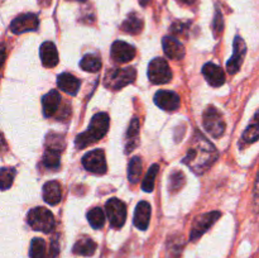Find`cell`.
Masks as SVG:
<instances>
[{
    "mask_svg": "<svg viewBox=\"0 0 259 258\" xmlns=\"http://www.w3.org/2000/svg\"><path fill=\"white\" fill-rule=\"evenodd\" d=\"M217 158L218 151L214 144L210 143L199 132H195L191 146L182 162L195 174L201 175L212 166Z\"/></svg>",
    "mask_w": 259,
    "mask_h": 258,
    "instance_id": "obj_1",
    "label": "cell"
},
{
    "mask_svg": "<svg viewBox=\"0 0 259 258\" xmlns=\"http://www.w3.org/2000/svg\"><path fill=\"white\" fill-rule=\"evenodd\" d=\"M110 124V119L106 113H98L93 116L90 121L89 129L83 133L78 134L75 139V143L77 148H85L90 146L91 143H95L99 139L103 138L106 134Z\"/></svg>",
    "mask_w": 259,
    "mask_h": 258,
    "instance_id": "obj_2",
    "label": "cell"
},
{
    "mask_svg": "<svg viewBox=\"0 0 259 258\" xmlns=\"http://www.w3.org/2000/svg\"><path fill=\"white\" fill-rule=\"evenodd\" d=\"M137 77V71L133 67L111 68L105 73L104 85L110 90H119L125 88L129 83L134 82Z\"/></svg>",
    "mask_w": 259,
    "mask_h": 258,
    "instance_id": "obj_3",
    "label": "cell"
},
{
    "mask_svg": "<svg viewBox=\"0 0 259 258\" xmlns=\"http://www.w3.org/2000/svg\"><path fill=\"white\" fill-rule=\"evenodd\" d=\"M27 223L33 230L51 233L55 229V217L46 207H34L27 214Z\"/></svg>",
    "mask_w": 259,
    "mask_h": 258,
    "instance_id": "obj_4",
    "label": "cell"
},
{
    "mask_svg": "<svg viewBox=\"0 0 259 258\" xmlns=\"http://www.w3.org/2000/svg\"><path fill=\"white\" fill-rule=\"evenodd\" d=\"M65 148V143L61 136L47 137V143H46V151L43 154V166L47 168L56 169L60 167V156Z\"/></svg>",
    "mask_w": 259,
    "mask_h": 258,
    "instance_id": "obj_5",
    "label": "cell"
},
{
    "mask_svg": "<svg viewBox=\"0 0 259 258\" xmlns=\"http://www.w3.org/2000/svg\"><path fill=\"white\" fill-rule=\"evenodd\" d=\"M204 128L214 138H220L225 132V121L222 113L215 106H207L202 114Z\"/></svg>",
    "mask_w": 259,
    "mask_h": 258,
    "instance_id": "obj_6",
    "label": "cell"
},
{
    "mask_svg": "<svg viewBox=\"0 0 259 258\" xmlns=\"http://www.w3.org/2000/svg\"><path fill=\"white\" fill-rule=\"evenodd\" d=\"M148 78L154 85L168 83L172 78V71L164 58L157 57L148 66Z\"/></svg>",
    "mask_w": 259,
    "mask_h": 258,
    "instance_id": "obj_7",
    "label": "cell"
},
{
    "mask_svg": "<svg viewBox=\"0 0 259 258\" xmlns=\"http://www.w3.org/2000/svg\"><path fill=\"white\" fill-rule=\"evenodd\" d=\"M105 212L113 228L119 229L125 224L126 206L121 200L116 199V197L109 199L105 204Z\"/></svg>",
    "mask_w": 259,
    "mask_h": 258,
    "instance_id": "obj_8",
    "label": "cell"
},
{
    "mask_svg": "<svg viewBox=\"0 0 259 258\" xmlns=\"http://www.w3.org/2000/svg\"><path fill=\"white\" fill-rule=\"evenodd\" d=\"M220 215H222L220 211H210L205 212V214L202 215H199V217L194 220V224H192L191 228V234H190V239H199L202 234L206 233V230L210 229V227H212V224H215V222L219 219Z\"/></svg>",
    "mask_w": 259,
    "mask_h": 258,
    "instance_id": "obj_9",
    "label": "cell"
},
{
    "mask_svg": "<svg viewBox=\"0 0 259 258\" xmlns=\"http://www.w3.org/2000/svg\"><path fill=\"white\" fill-rule=\"evenodd\" d=\"M82 166L91 174L103 175L106 172V159L103 149H94L88 152L82 158Z\"/></svg>",
    "mask_w": 259,
    "mask_h": 258,
    "instance_id": "obj_10",
    "label": "cell"
},
{
    "mask_svg": "<svg viewBox=\"0 0 259 258\" xmlns=\"http://www.w3.org/2000/svg\"><path fill=\"white\" fill-rule=\"evenodd\" d=\"M38 25H39V20H38L37 15L33 13H27V14L19 15L13 20L10 24V30L14 34H22V33L30 32V30H37Z\"/></svg>",
    "mask_w": 259,
    "mask_h": 258,
    "instance_id": "obj_11",
    "label": "cell"
},
{
    "mask_svg": "<svg viewBox=\"0 0 259 258\" xmlns=\"http://www.w3.org/2000/svg\"><path fill=\"white\" fill-rule=\"evenodd\" d=\"M234 55L232 56L227 63V70L229 73H237L239 71L240 66H242L243 61H244L245 53H247V46H245L244 39L239 35H237L234 39Z\"/></svg>",
    "mask_w": 259,
    "mask_h": 258,
    "instance_id": "obj_12",
    "label": "cell"
},
{
    "mask_svg": "<svg viewBox=\"0 0 259 258\" xmlns=\"http://www.w3.org/2000/svg\"><path fill=\"white\" fill-rule=\"evenodd\" d=\"M136 48L134 46L129 45V43L123 42V40H116L111 46L110 55L115 62L118 63H125L133 60L136 57Z\"/></svg>",
    "mask_w": 259,
    "mask_h": 258,
    "instance_id": "obj_13",
    "label": "cell"
},
{
    "mask_svg": "<svg viewBox=\"0 0 259 258\" xmlns=\"http://www.w3.org/2000/svg\"><path fill=\"white\" fill-rule=\"evenodd\" d=\"M154 103L157 106L167 111H174L180 108V96L175 91L161 90L154 95Z\"/></svg>",
    "mask_w": 259,
    "mask_h": 258,
    "instance_id": "obj_14",
    "label": "cell"
},
{
    "mask_svg": "<svg viewBox=\"0 0 259 258\" xmlns=\"http://www.w3.org/2000/svg\"><path fill=\"white\" fill-rule=\"evenodd\" d=\"M202 75L205 76L207 82L214 88H219V86L224 85L225 82V73L223 68H220V66L212 62H207L202 67Z\"/></svg>",
    "mask_w": 259,
    "mask_h": 258,
    "instance_id": "obj_15",
    "label": "cell"
},
{
    "mask_svg": "<svg viewBox=\"0 0 259 258\" xmlns=\"http://www.w3.org/2000/svg\"><path fill=\"white\" fill-rule=\"evenodd\" d=\"M151 205L147 201H141L136 207L134 211V225L138 228L139 230H146L149 225V220H151Z\"/></svg>",
    "mask_w": 259,
    "mask_h": 258,
    "instance_id": "obj_16",
    "label": "cell"
},
{
    "mask_svg": "<svg viewBox=\"0 0 259 258\" xmlns=\"http://www.w3.org/2000/svg\"><path fill=\"white\" fill-rule=\"evenodd\" d=\"M163 51L166 56L171 60H182L185 57V47L181 42L175 37H164L162 40Z\"/></svg>",
    "mask_w": 259,
    "mask_h": 258,
    "instance_id": "obj_17",
    "label": "cell"
},
{
    "mask_svg": "<svg viewBox=\"0 0 259 258\" xmlns=\"http://www.w3.org/2000/svg\"><path fill=\"white\" fill-rule=\"evenodd\" d=\"M39 56H40V61H42L43 66L45 67H55V66L58 65V52L57 48H56L55 43L52 42H45L42 43L39 50Z\"/></svg>",
    "mask_w": 259,
    "mask_h": 258,
    "instance_id": "obj_18",
    "label": "cell"
},
{
    "mask_svg": "<svg viewBox=\"0 0 259 258\" xmlns=\"http://www.w3.org/2000/svg\"><path fill=\"white\" fill-rule=\"evenodd\" d=\"M57 86L62 91H65L68 95H76L78 93V89L81 86V81L76 76L71 73L65 72L61 73L57 78Z\"/></svg>",
    "mask_w": 259,
    "mask_h": 258,
    "instance_id": "obj_19",
    "label": "cell"
},
{
    "mask_svg": "<svg viewBox=\"0 0 259 258\" xmlns=\"http://www.w3.org/2000/svg\"><path fill=\"white\" fill-rule=\"evenodd\" d=\"M43 200L50 205H57L62 197V189L57 181H48L43 186Z\"/></svg>",
    "mask_w": 259,
    "mask_h": 258,
    "instance_id": "obj_20",
    "label": "cell"
},
{
    "mask_svg": "<svg viewBox=\"0 0 259 258\" xmlns=\"http://www.w3.org/2000/svg\"><path fill=\"white\" fill-rule=\"evenodd\" d=\"M61 104V95L57 90H52L48 94H46L42 99V106H43V114L45 116H52L55 115L56 111L58 110Z\"/></svg>",
    "mask_w": 259,
    "mask_h": 258,
    "instance_id": "obj_21",
    "label": "cell"
},
{
    "mask_svg": "<svg viewBox=\"0 0 259 258\" xmlns=\"http://www.w3.org/2000/svg\"><path fill=\"white\" fill-rule=\"evenodd\" d=\"M259 139V110L255 113L252 123L247 126L240 138V147H247Z\"/></svg>",
    "mask_w": 259,
    "mask_h": 258,
    "instance_id": "obj_22",
    "label": "cell"
},
{
    "mask_svg": "<svg viewBox=\"0 0 259 258\" xmlns=\"http://www.w3.org/2000/svg\"><path fill=\"white\" fill-rule=\"evenodd\" d=\"M139 141V120L138 118H134L129 124L128 132H126V144H125V152L131 153L134 148L137 147Z\"/></svg>",
    "mask_w": 259,
    "mask_h": 258,
    "instance_id": "obj_23",
    "label": "cell"
},
{
    "mask_svg": "<svg viewBox=\"0 0 259 258\" xmlns=\"http://www.w3.org/2000/svg\"><path fill=\"white\" fill-rule=\"evenodd\" d=\"M96 250V243L94 242L90 238H82V239H78L77 242L73 245V253L75 254L85 255H93Z\"/></svg>",
    "mask_w": 259,
    "mask_h": 258,
    "instance_id": "obj_24",
    "label": "cell"
},
{
    "mask_svg": "<svg viewBox=\"0 0 259 258\" xmlns=\"http://www.w3.org/2000/svg\"><path fill=\"white\" fill-rule=\"evenodd\" d=\"M121 29L125 33H129V34H138L141 33V30L143 29V20L136 14V13H132L124 23L121 24Z\"/></svg>",
    "mask_w": 259,
    "mask_h": 258,
    "instance_id": "obj_25",
    "label": "cell"
},
{
    "mask_svg": "<svg viewBox=\"0 0 259 258\" xmlns=\"http://www.w3.org/2000/svg\"><path fill=\"white\" fill-rule=\"evenodd\" d=\"M142 167H143V163H142L141 157L137 156L131 159L128 164V179L131 184H137L141 180Z\"/></svg>",
    "mask_w": 259,
    "mask_h": 258,
    "instance_id": "obj_26",
    "label": "cell"
},
{
    "mask_svg": "<svg viewBox=\"0 0 259 258\" xmlns=\"http://www.w3.org/2000/svg\"><path fill=\"white\" fill-rule=\"evenodd\" d=\"M88 220L94 229H100L105 224V212L101 207H93L88 211Z\"/></svg>",
    "mask_w": 259,
    "mask_h": 258,
    "instance_id": "obj_27",
    "label": "cell"
},
{
    "mask_svg": "<svg viewBox=\"0 0 259 258\" xmlns=\"http://www.w3.org/2000/svg\"><path fill=\"white\" fill-rule=\"evenodd\" d=\"M101 60L99 56L96 55H86L83 56V58L81 60L80 66L83 71L86 72H98L101 68Z\"/></svg>",
    "mask_w": 259,
    "mask_h": 258,
    "instance_id": "obj_28",
    "label": "cell"
},
{
    "mask_svg": "<svg viewBox=\"0 0 259 258\" xmlns=\"http://www.w3.org/2000/svg\"><path fill=\"white\" fill-rule=\"evenodd\" d=\"M29 255L30 258H47V248H46V242L42 238H34L32 240Z\"/></svg>",
    "mask_w": 259,
    "mask_h": 258,
    "instance_id": "obj_29",
    "label": "cell"
},
{
    "mask_svg": "<svg viewBox=\"0 0 259 258\" xmlns=\"http://www.w3.org/2000/svg\"><path fill=\"white\" fill-rule=\"evenodd\" d=\"M159 166L158 164H153V166L149 167L148 172H147L146 177H144L143 182H142V189L146 192L153 191L154 189V182H156L157 175H158Z\"/></svg>",
    "mask_w": 259,
    "mask_h": 258,
    "instance_id": "obj_30",
    "label": "cell"
},
{
    "mask_svg": "<svg viewBox=\"0 0 259 258\" xmlns=\"http://www.w3.org/2000/svg\"><path fill=\"white\" fill-rule=\"evenodd\" d=\"M15 177V169L14 168H4L2 169L0 174V181H2V190H8L13 185V180Z\"/></svg>",
    "mask_w": 259,
    "mask_h": 258,
    "instance_id": "obj_31",
    "label": "cell"
},
{
    "mask_svg": "<svg viewBox=\"0 0 259 258\" xmlns=\"http://www.w3.org/2000/svg\"><path fill=\"white\" fill-rule=\"evenodd\" d=\"M184 180L185 176L182 172L176 171L174 174H171V176H169V190L171 191L172 190H179L184 185Z\"/></svg>",
    "mask_w": 259,
    "mask_h": 258,
    "instance_id": "obj_32",
    "label": "cell"
},
{
    "mask_svg": "<svg viewBox=\"0 0 259 258\" xmlns=\"http://www.w3.org/2000/svg\"><path fill=\"white\" fill-rule=\"evenodd\" d=\"M223 27H224L223 17H222V14H220V12H217V15H215V19H214V24H212V29H214L217 37L220 34V32L223 30Z\"/></svg>",
    "mask_w": 259,
    "mask_h": 258,
    "instance_id": "obj_33",
    "label": "cell"
},
{
    "mask_svg": "<svg viewBox=\"0 0 259 258\" xmlns=\"http://www.w3.org/2000/svg\"><path fill=\"white\" fill-rule=\"evenodd\" d=\"M253 204H254L255 212H259V169L254 184V190H253Z\"/></svg>",
    "mask_w": 259,
    "mask_h": 258,
    "instance_id": "obj_34",
    "label": "cell"
},
{
    "mask_svg": "<svg viewBox=\"0 0 259 258\" xmlns=\"http://www.w3.org/2000/svg\"><path fill=\"white\" fill-rule=\"evenodd\" d=\"M149 2H151V0H139V4L143 5V7H146V5H148Z\"/></svg>",
    "mask_w": 259,
    "mask_h": 258,
    "instance_id": "obj_35",
    "label": "cell"
},
{
    "mask_svg": "<svg viewBox=\"0 0 259 258\" xmlns=\"http://www.w3.org/2000/svg\"><path fill=\"white\" fill-rule=\"evenodd\" d=\"M180 2L185 3V4H189V5H191V4H194V3H195V0H180Z\"/></svg>",
    "mask_w": 259,
    "mask_h": 258,
    "instance_id": "obj_36",
    "label": "cell"
},
{
    "mask_svg": "<svg viewBox=\"0 0 259 258\" xmlns=\"http://www.w3.org/2000/svg\"><path fill=\"white\" fill-rule=\"evenodd\" d=\"M76 2H86V0H76Z\"/></svg>",
    "mask_w": 259,
    "mask_h": 258,
    "instance_id": "obj_37",
    "label": "cell"
}]
</instances>
